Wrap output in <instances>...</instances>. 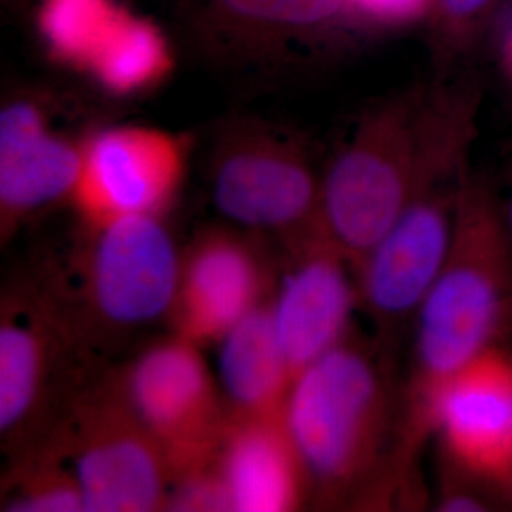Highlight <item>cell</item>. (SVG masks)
<instances>
[{"mask_svg":"<svg viewBox=\"0 0 512 512\" xmlns=\"http://www.w3.org/2000/svg\"><path fill=\"white\" fill-rule=\"evenodd\" d=\"M165 511H232L228 490L218 468L217 451L210 460L174 477Z\"/></svg>","mask_w":512,"mask_h":512,"instance_id":"obj_22","label":"cell"},{"mask_svg":"<svg viewBox=\"0 0 512 512\" xmlns=\"http://www.w3.org/2000/svg\"><path fill=\"white\" fill-rule=\"evenodd\" d=\"M49 446L72 470L86 512L167 510L170 464L114 384L83 397Z\"/></svg>","mask_w":512,"mask_h":512,"instance_id":"obj_6","label":"cell"},{"mask_svg":"<svg viewBox=\"0 0 512 512\" xmlns=\"http://www.w3.org/2000/svg\"><path fill=\"white\" fill-rule=\"evenodd\" d=\"M197 28L258 67L325 62L367 35L349 0H188Z\"/></svg>","mask_w":512,"mask_h":512,"instance_id":"obj_10","label":"cell"},{"mask_svg":"<svg viewBox=\"0 0 512 512\" xmlns=\"http://www.w3.org/2000/svg\"><path fill=\"white\" fill-rule=\"evenodd\" d=\"M430 430L444 463L501 495L512 467L510 346L488 350L441 386L431 404Z\"/></svg>","mask_w":512,"mask_h":512,"instance_id":"obj_13","label":"cell"},{"mask_svg":"<svg viewBox=\"0 0 512 512\" xmlns=\"http://www.w3.org/2000/svg\"><path fill=\"white\" fill-rule=\"evenodd\" d=\"M497 497L501 498V495L493 487L476 477L468 476L443 461L437 510L446 512L490 511L494 507Z\"/></svg>","mask_w":512,"mask_h":512,"instance_id":"obj_24","label":"cell"},{"mask_svg":"<svg viewBox=\"0 0 512 512\" xmlns=\"http://www.w3.org/2000/svg\"><path fill=\"white\" fill-rule=\"evenodd\" d=\"M25 298L8 299L0 319V431L18 436L42 402L52 370V315Z\"/></svg>","mask_w":512,"mask_h":512,"instance_id":"obj_17","label":"cell"},{"mask_svg":"<svg viewBox=\"0 0 512 512\" xmlns=\"http://www.w3.org/2000/svg\"><path fill=\"white\" fill-rule=\"evenodd\" d=\"M470 171L457 156L421 157L412 197L399 220L355 269L357 299L372 320L376 340L392 352L446 261L458 204Z\"/></svg>","mask_w":512,"mask_h":512,"instance_id":"obj_4","label":"cell"},{"mask_svg":"<svg viewBox=\"0 0 512 512\" xmlns=\"http://www.w3.org/2000/svg\"><path fill=\"white\" fill-rule=\"evenodd\" d=\"M217 464L234 512L295 511L311 491L284 414L244 416L228 410Z\"/></svg>","mask_w":512,"mask_h":512,"instance_id":"obj_15","label":"cell"},{"mask_svg":"<svg viewBox=\"0 0 512 512\" xmlns=\"http://www.w3.org/2000/svg\"><path fill=\"white\" fill-rule=\"evenodd\" d=\"M126 10L120 0H40V45L53 62L84 74Z\"/></svg>","mask_w":512,"mask_h":512,"instance_id":"obj_19","label":"cell"},{"mask_svg":"<svg viewBox=\"0 0 512 512\" xmlns=\"http://www.w3.org/2000/svg\"><path fill=\"white\" fill-rule=\"evenodd\" d=\"M426 83L370 100L322 165L318 225L353 271L412 197Z\"/></svg>","mask_w":512,"mask_h":512,"instance_id":"obj_3","label":"cell"},{"mask_svg":"<svg viewBox=\"0 0 512 512\" xmlns=\"http://www.w3.org/2000/svg\"><path fill=\"white\" fill-rule=\"evenodd\" d=\"M501 495H503V501L512 507V467L501 487Z\"/></svg>","mask_w":512,"mask_h":512,"instance_id":"obj_27","label":"cell"},{"mask_svg":"<svg viewBox=\"0 0 512 512\" xmlns=\"http://www.w3.org/2000/svg\"><path fill=\"white\" fill-rule=\"evenodd\" d=\"M174 56L153 20L126 10L84 76L117 99L153 92L173 72Z\"/></svg>","mask_w":512,"mask_h":512,"instance_id":"obj_18","label":"cell"},{"mask_svg":"<svg viewBox=\"0 0 512 512\" xmlns=\"http://www.w3.org/2000/svg\"><path fill=\"white\" fill-rule=\"evenodd\" d=\"M262 238L244 229L211 228L192 241L168 316L175 336L200 348L218 343L271 298L276 268Z\"/></svg>","mask_w":512,"mask_h":512,"instance_id":"obj_12","label":"cell"},{"mask_svg":"<svg viewBox=\"0 0 512 512\" xmlns=\"http://www.w3.org/2000/svg\"><path fill=\"white\" fill-rule=\"evenodd\" d=\"M497 66L504 83L512 93V15L498 37Z\"/></svg>","mask_w":512,"mask_h":512,"instance_id":"obj_25","label":"cell"},{"mask_svg":"<svg viewBox=\"0 0 512 512\" xmlns=\"http://www.w3.org/2000/svg\"><path fill=\"white\" fill-rule=\"evenodd\" d=\"M504 0H433L426 25L433 76L466 69Z\"/></svg>","mask_w":512,"mask_h":512,"instance_id":"obj_20","label":"cell"},{"mask_svg":"<svg viewBox=\"0 0 512 512\" xmlns=\"http://www.w3.org/2000/svg\"><path fill=\"white\" fill-rule=\"evenodd\" d=\"M183 138L161 128L120 124L84 138L72 204L86 227L131 215L164 217L187 173Z\"/></svg>","mask_w":512,"mask_h":512,"instance_id":"obj_9","label":"cell"},{"mask_svg":"<svg viewBox=\"0 0 512 512\" xmlns=\"http://www.w3.org/2000/svg\"><path fill=\"white\" fill-rule=\"evenodd\" d=\"M271 311L292 376L349 338L359 309L355 271L318 221L281 241Z\"/></svg>","mask_w":512,"mask_h":512,"instance_id":"obj_11","label":"cell"},{"mask_svg":"<svg viewBox=\"0 0 512 512\" xmlns=\"http://www.w3.org/2000/svg\"><path fill=\"white\" fill-rule=\"evenodd\" d=\"M114 386L163 448L173 480L214 456L228 410L200 346L175 335L158 342L141 352Z\"/></svg>","mask_w":512,"mask_h":512,"instance_id":"obj_7","label":"cell"},{"mask_svg":"<svg viewBox=\"0 0 512 512\" xmlns=\"http://www.w3.org/2000/svg\"><path fill=\"white\" fill-rule=\"evenodd\" d=\"M210 163L212 201L244 231L284 241L318 221L322 167L301 133L237 120L218 138Z\"/></svg>","mask_w":512,"mask_h":512,"instance_id":"obj_5","label":"cell"},{"mask_svg":"<svg viewBox=\"0 0 512 512\" xmlns=\"http://www.w3.org/2000/svg\"><path fill=\"white\" fill-rule=\"evenodd\" d=\"M500 205L505 231H507L508 241H510L512 248V183L510 185V192H508L507 198H505V200H500Z\"/></svg>","mask_w":512,"mask_h":512,"instance_id":"obj_26","label":"cell"},{"mask_svg":"<svg viewBox=\"0 0 512 512\" xmlns=\"http://www.w3.org/2000/svg\"><path fill=\"white\" fill-rule=\"evenodd\" d=\"M390 350L350 333L293 377L284 420L309 490L325 507H375L404 488L402 392Z\"/></svg>","mask_w":512,"mask_h":512,"instance_id":"obj_1","label":"cell"},{"mask_svg":"<svg viewBox=\"0 0 512 512\" xmlns=\"http://www.w3.org/2000/svg\"><path fill=\"white\" fill-rule=\"evenodd\" d=\"M409 382L402 390V436L421 447L434 397L458 370L512 339V248L500 198L474 174L458 204L443 268L413 323Z\"/></svg>","mask_w":512,"mask_h":512,"instance_id":"obj_2","label":"cell"},{"mask_svg":"<svg viewBox=\"0 0 512 512\" xmlns=\"http://www.w3.org/2000/svg\"><path fill=\"white\" fill-rule=\"evenodd\" d=\"M3 507L15 512H86L72 470L50 446L16 468Z\"/></svg>","mask_w":512,"mask_h":512,"instance_id":"obj_21","label":"cell"},{"mask_svg":"<svg viewBox=\"0 0 512 512\" xmlns=\"http://www.w3.org/2000/svg\"><path fill=\"white\" fill-rule=\"evenodd\" d=\"M367 33L426 23L433 0H349Z\"/></svg>","mask_w":512,"mask_h":512,"instance_id":"obj_23","label":"cell"},{"mask_svg":"<svg viewBox=\"0 0 512 512\" xmlns=\"http://www.w3.org/2000/svg\"><path fill=\"white\" fill-rule=\"evenodd\" d=\"M218 345L229 412L244 416L284 414L293 376L276 333L271 298L239 320Z\"/></svg>","mask_w":512,"mask_h":512,"instance_id":"obj_16","label":"cell"},{"mask_svg":"<svg viewBox=\"0 0 512 512\" xmlns=\"http://www.w3.org/2000/svg\"><path fill=\"white\" fill-rule=\"evenodd\" d=\"M84 137L55 124L50 101L13 94L0 110V222L9 237L30 215L72 200L82 174Z\"/></svg>","mask_w":512,"mask_h":512,"instance_id":"obj_14","label":"cell"},{"mask_svg":"<svg viewBox=\"0 0 512 512\" xmlns=\"http://www.w3.org/2000/svg\"><path fill=\"white\" fill-rule=\"evenodd\" d=\"M87 229L80 279L90 312L117 329L170 316L183 254L163 217L131 215Z\"/></svg>","mask_w":512,"mask_h":512,"instance_id":"obj_8","label":"cell"}]
</instances>
